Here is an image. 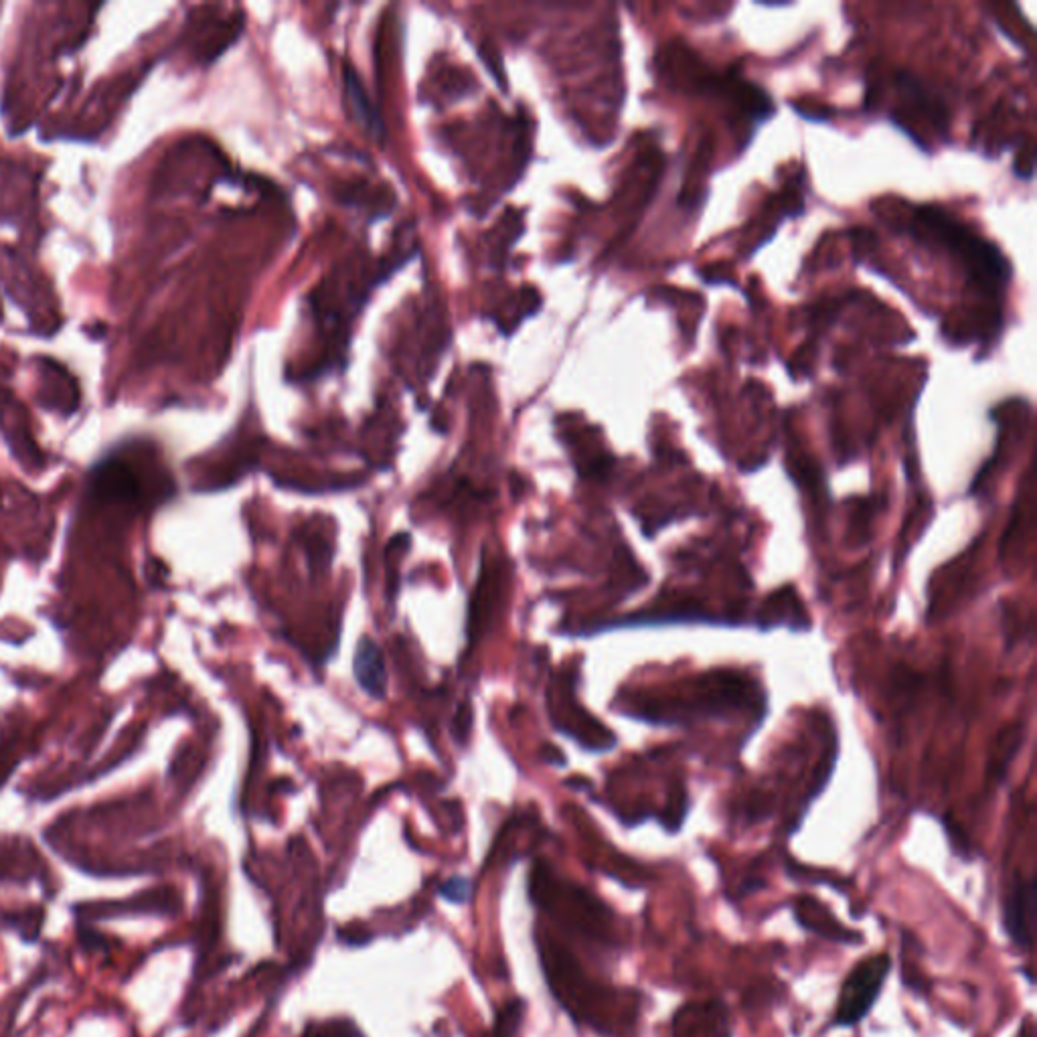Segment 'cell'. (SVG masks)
I'll use <instances>...</instances> for the list:
<instances>
[{"label":"cell","instance_id":"1","mask_svg":"<svg viewBox=\"0 0 1037 1037\" xmlns=\"http://www.w3.org/2000/svg\"><path fill=\"white\" fill-rule=\"evenodd\" d=\"M914 231L940 244L954 258L959 256L967 276L975 286L989 294H999L1011 280V264L997 246L965 227L938 207H920L916 211Z\"/></svg>","mask_w":1037,"mask_h":1037},{"label":"cell","instance_id":"2","mask_svg":"<svg viewBox=\"0 0 1037 1037\" xmlns=\"http://www.w3.org/2000/svg\"><path fill=\"white\" fill-rule=\"evenodd\" d=\"M890 971H892V959L888 954L869 956V959L861 961L849 973V977L845 979V983L841 987L833 1025H839V1027L857 1025L871 1011L875 999L880 997Z\"/></svg>","mask_w":1037,"mask_h":1037},{"label":"cell","instance_id":"3","mask_svg":"<svg viewBox=\"0 0 1037 1037\" xmlns=\"http://www.w3.org/2000/svg\"><path fill=\"white\" fill-rule=\"evenodd\" d=\"M1035 924V882L1015 880L1003 904V926L1011 942L1029 950Z\"/></svg>","mask_w":1037,"mask_h":1037},{"label":"cell","instance_id":"4","mask_svg":"<svg viewBox=\"0 0 1037 1037\" xmlns=\"http://www.w3.org/2000/svg\"><path fill=\"white\" fill-rule=\"evenodd\" d=\"M353 673L359 683V687L371 697V699H385L387 697V667L381 649L371 641L369 636L361 638L355 659H353Z\"/></svg>","mask_w":1037,"mask_h":1037},{"label":"cell","instance_id":"5","mask_svg":"<svg viewBox=\"0 0 1037 1037\" xmlns=\"http://www.w3.org/2000/svg\"><path fill=\"white\" fill-rule=\"evenodd\" d=\"M762 618H760V626L762 628H768V626H782V624H788L792 628H801V630H807L811 624H809V616L807 612L803 610V604L799 602V596H796L794 592L790 590H782V592H776L770 600H768V606L762 610Z\"/></svg>","mask_w":1037,"mask_h":1037},{"label":"cell","instance_id":"6","mask_svg":"<svg viewBox=\"0 0 1037 1037\" xmlns=\"http://www.w3.org/2000/svg\"><path fill=\"white\" fill-rule=\"evenodd\" d=\"M345 88H347V96L351 98V104H353V110H355V116L361 120V124L377 138L381 140L385 136V128H383V122L375 110V106L371 104L361 79L357 75V71L353 69V65H345Z\"/></svg>","mask_w":1037,"mask_h":1037},{"label":"cell","instance_id":"7","mask_svg":"<svg viewBox=\"0 0 1037 1037\" xmlns=\"http://www.w3.org/2000/svg\"><path fill=\"white\" fill-rule=\"evenodd\" d=\"M1019 742H1021L1019 726L1009 728V734L1005 736V740H999V748H997L995 754H993V762H991V766H989L991 776H995L997 780L1003 778V772L1009 768L1011 760L1015 758V752H1017V748H1019Z\"/></svg>","mask_w":1037,"mask_h":1037},{"label":"cell","instance_id":"8","mask_svg":"<svg viewBox=\"0 0 1037 1037\" xmlns=\"http://www.w3.org/2000/svg\"><path fill=\"white\" fill-rule=\"evenodd\" d=\"M521 1017H523V1003L521 1001L509 1003L499 1013L497 1027H495V1037H517V1031H519V1025H521Z\"/></svg>","mask_w":1037,"mask_h":1037},{"label":"cell","instance_id":"9","mask_svg":"<svg viewBox=\"0 0 1037 1037\" xmlns=\"http://www.w3.org/2000/svg\"><path fill=\"white\" fill-rule=\"evenodd\" d=\"M442 896L448 898L450 902H464L468 896H470V882L464 880V877H452V880H448L444 886H442Z\"/></svg>","mask_w":1037,"mask_h":1037}]
</instances>
